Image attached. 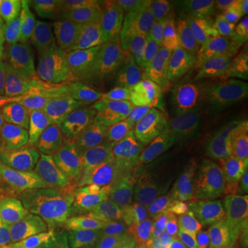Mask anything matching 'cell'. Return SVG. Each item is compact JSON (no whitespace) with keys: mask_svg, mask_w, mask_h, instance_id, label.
Masks as SVG:
<instances>
[{"mask_svg":"<svg viewBox=\"0 0 248 248\" xmlns=\"http://www.w3.org/2000/svg\"><path fill=\"white\" fill-rule=\"evenodd\" d=\"M248 123V101L239 76L211 84L200 91L185 130L169 161L204 164L231 151Z\"/></svg>","mask_w":248,"mask_h":248,"instance_id":"obj_1","label":"cell"},{"mask_svg":"<svg viewBox=\"0 0 248 248\" xmlns=\"http://www.w3.org/2000/svg\"><path fill=\"white\" fill-rule=\"evenodd\" d=\"M73 152L102 169H120L151 161L134 123L131 104L113 90L78 108Z\"/></svg>","mask_w":248,"mask_h":248,"instance_id":"obj_2","label":"cell"},{"mask_svg":"<svg viewBox=\"0 0 248 248\" xmlns=\"http://www.w3.org/2000/svg\"><path fill=\"white\" fill-rule=\"evenodd\" d=\"M134 189L133 164L120 169H102L80 161L78 169L53 189L46 192L37 204L57 225L84 221L93 208L110 196Z\"/></svg>","mask_w":248,"mask_h":248,"instance_id":"obj_3","label":"cell"},{"mask_svg":"<svg viewBox=\"0 0 248 248\" xmlns=\"http://www.w3.org/2000/svg\"><path fill=\"white\" fill-rule=\"evenodd\" d=\"M248 24L229 1H204L199 48L210 86L239 76Z\"/></svg>","mask_w":248,"mask_h":248,"instance_id":"obj_4","label":"cell"},{"mask_svg":"<svg viewBox=\"0 0 248 248\" xmlns=\"http://www.w3.org/2000/svg\"><path fill=\"white\" fill-rule=\"evenodd\" d=\"M17 120L16 128L39 148L60 157L73 152L66 102L54 84H35L21 90Z\"/></svg>","mask_w":248,"mask_h":248,"instance_id":"obj_5","label":"cell"},{"mask_svg":"<svg viewBox=\"0 0 248 248\" xmlns=\"http://www.w3.org/2000/svg\"><path fill=\"white\" fill-rule=\"evenodd\" d=\"M80 161L81 159L75 152L62 157L55 156L32 143L16 127H11L9 190L37 193L53 189L78 169Z\"/></svg>","mask_w":248,"mask_h":248,"instance_id":"obj_6","label":"cell"},{"mask_svg":"<svg viewBox=\"0 0 248 248\" xmlns=\"http://www.w3.org/2000/svg\"><path fill=\"white\" fill-rule=\"evenodd\" d=\"M200 91L171 99H151L131 104L142 143L152 159L169 160L185 130Z\"/></svg>","mask_w":248,"mask_h":248,"instance_id":"obj_7","label":"cell"},{"mask_svg":"<svg viewBox=\"0 0 248 248\" xmlns=\"http://www.w3.org/2000/svg\"><path fill=\"white\" fill-rule=\"evenodd\" d=\"M175 210L167 204L156 203L137 190H130L98 203L84 221L105 247L122 248L142 223L159 214Z\"/></svg>","mask_w":248,"mask_h":248,"instance_id":"obj_8","label":"cell"},{"mask_svg":"<svg viewBox=\"0 0 248 248\" xmlns=\"http://www.w3.org/2000/svg\"><path fill=\"white\" fill-rule=\"evenodd\" d=\"M184 215L192 223L189 241L203 248H231L248 240V202L229 203L202 197Z\"/></svg>","mask_w":248,"mask_h":248,"instance_id":"obj_9","label":"cell"},{"mask_svg":"<svg viewBox=\"0 0 248 248\" xmlns=\"http://www.w3.org/2000/svg\"><path fill=\"white\" fill-rule=\"evenodd\" d=\"M163 53V48L130 39L109 43L104 54L116 95L135 104L152 84Z\"/></svg>","mask_w":248,"mask_h":248,"instance_id":"obj_10","label":"cell"},{"mask_svg":"<svg viewBox=\"0 0 248 248\" xmlns=\"http://www.w3.org/2000/svg\"><path fill=\"white\" fill-rule=\"evenodd\" d=\"M208 86L199 42L175 46L164 50L152 84L137 102L182 97Z\"/></svg>","mask_w":248,"mask_h":248,"instance_id":"obj_11","label":"cell"},{"mask_svg":"<svg viewBox=\"0 0 248 248\" xmlns=\"http://www.w3.org/2000/svg\"><path fill=\"white\" fill-rule=\"evenodd\" d=\"M60 79L78 108L113 90L104 50L84 42H73Z\"/></svg>","mask_w":248,"mask_h":248,"instance_id":"obj_12","label":"cell"},{"mask_svg":"<svg viewBox=\"0 0 248 248\" xmlns=\"http://www.w3.org/2000/svg\"><path fill=\"white\" fill-rule=\"evenodd\" d=\"M134 189L156 203L179 208L202 199L205 186L161 163L133 164Z\"/></svg>","mask_w":248,"mask_h":248,"instance_id":"obj_13","label":"cell"},{"mask_svg":"<svg viewBox=\"0 0 248 248\" xmlns=\"http://www.w3.org/2000/svg\"><path fill=\"white\" fill-rule=\"evenodd\" d=\"M202 31V17L161 16L138 21L119 22L116 36L137 40L157 48L197 43Z\"/></svg>","mask_w":248,"mask_h":248,"instance_id":"obj_14","label":"cell"},{"mask_svg":"<svg viewBox=\"0 0 248 248\" xmlns=\"http://www.w3.org/2000/svg\"><path fill=\"white\" fill-rule=\"evenodd\" d=\"M10 246L57 248L58 225L39 205H24L1 218Z\"/></svg>","mask_w":248,"mask_h":248,"instance_id":"obj_15","label":"cell"},{"mask_svg":"<svg viewBox=\"0 0 248 248\" xmlns=\"http://www.w3.org/2000/svg\"><path fill=\"white\" fill-rule=\"evenodd\" d=\"M43 3V54L39 84L53 86L61 78L72 51L71 35L58 14V1L45 0Z\"/></svg>","mask_w":248,"mask_h":248,"instance_id":"obj_16","label":"cell"},{"mask_svg":"<svg viewBox=\"0 0 248 248\" xmlns=\"http://www.w3.org/2000/svg\"><path fill=\"white\" fill-rule=\"evenodd\" d=\"M120 0H66L58 9L71 21L76 32L89 37L116 35Z\"/></svg>","mask_w":248,"mask_h":248,"instance_id":"obj_17","label":"cell"},{"mask_svg":"<svg viewBox=\"0 0 248 248\" xmlns=\"http://www.w3.org/2000/svg\"><path fill=\"white\" fill-rule=\"evenodd\" d=\"M190 229L192 223L184 213L159 214L134 231L122 248H182Z\"/></svg>","mask_w":248,"mask_h":248,"instance_id":"obj_18","label":"cell"},{"mask_svg":"<svg viewBox=\"0 0 248 248\" xmlns=\"http://www.w3.org/2000/svg\"><path fill=\"white\" fill-rule=\"evenodd\" d=\"M43 3L39 0H6L0 11V35L16 48L40 29Z\"/></svg>","mask_w":248,"mask_h":248,"instance_id":"obj_19","label":"cell"},{"mask_svg":"<svg viewBox=\"0 0 248 248\" xmlns=\"http://www.w3.org/2000/svg\"><path fill=\"white\" fill-rule=\"evenodd\" d=\"M204 1L193 0H120L119 22L138 21L161 16L202 17Z\"/></svg>","mask_w":248,"mask_h":248,"instance_id":"obj_20","label":"cell"},{"mask_svg":"<svg viewBox=\"0 0 248 248\" xmlns=\"http://www.w3.org/2000/svg\"><path fill=\"white\" fill-rule=\"evenodd\" d=\"M42 54L43 32L40 28L27 42H24L16 48H11L9 69L10 81L21 90L39 84L42 72Z\"/></svg>","mask_w":248,"mask_h":248,"instance_id":"obj_21","label":"cell"},{"mask_svg":"<svg viewBox=\"0 0 248 248\" xmlns=\"http://www.w3.org/2000/svg\"><path fill=\"white\" fill-rule=\"evenodd\" d=\"M101 240L91 231L86 221L63 222L58 225L57 248H102Z\"/></svg>","mask_w":248,"mask_h":248,"instance_id":"obj_22","label":"cell"},{"mask_svg":"<svg viewBox=\"0 0 248 248\" xmlns=\"http://www.w3.org/2000/svg\"><path fill=\"white\" fill-rule=\"evenodd\" d=\"M203 197L229 203H247L248 175L231 174L213 186H205Z\"/></svg>","mask_w":248,"mask_h":248,"instance_id":"obj_23","label":"cell"},{"mask_svg":"<svg viewBox=\"0 0 248 248\" xmlns=\"http://www.w3.org/2000/svg\"><path fill=\"white\" fill-rule=\"evenodd\" d=\"M46 192L37 193H14L11 190H0V218L24 205H37L45 199Z\"/></svg>","mask_w":248,"mask_h":248,"instance_id":"obj_24","label":"cell"},{"mask_svg":"<svg viewBox=\"0 0 248 248\" xmlns=\"http://www.w3.org/2000/svg\"><path fill=\"white\" fill-rule=\"evenodd\" d=\"M229 164L233 174L248 175V123L229 151Z\"/></svg>","mask_w":248,"mask_h":248,"instance_id":"obj_25","label":"cell"},{"mask_svg":"<svg viewBox=\"0 0 248 248\" xmlns=\"http://www.w3.org/2000/svg\"><path fill=\"white\" fill-rule=\"evenodd\" d=\"M11 127L0 122V190H9Z\"/></svg>","mask_w":248,"mask_h":248,"instance_id":"obj_26","label":"cell"},{"mask_svg":"<svg viewBox=\"0 0 248 248\" xmlns=\"http://www.w3.org/2000/svg\"><path fill=\"white\" fill-rule=\"evenodd\" d=\"M239 80L241 93H243L244 98L248 101V39L247 46H246V53H244L243 61H241V65H240Z\"/></svg>","mask_w":248,"mask_h":248,"instance_id":"obj_27","label":"cell"},{"mask_svg":"<svg viewBox=\"0 0 248 248\" xmlns=\"http://www.w3.org/2000/svg\"><path fill=\"white\" fill-rule=\"evenodd\" d=\"M10 78H1L0 79V122L6 112L7 105V87H9Z\"/></svg>","mask_w":248,"mask_h":248,"instance_id":"obj_28","label":"cell"},{"mask_svg":"<svg viewBox=\"0 0 248 248\" xmlns=\"http://www.w3.org/2000/svg\"><path fill=\"white\" fill-rule=\"evenodd\" d=\"M10 60H11V48H6L0 51V79L1 78H10Z\"/></svg>","mask_w":248,"mask_h":248,"instance_id":"obj_29","label":"cell"},{"mask_svg":"<svg viewBox=\"0 0 248 248\" xmlns=\"http://www.w3.org/2000/svg\"><path fill=\"white\" fill-rule=\"evenodd\" d=\"M229 3L248 24V0H233V1H229Z\"/></svg>","mask_w":248,"mask_h":248,"instance_id":"obj_30","label":"cell"},{"mask_svg":"<svg viewBox=\"0 0 248 248\" xmlns=\"http://www.w3.org/2000/svg\"><path fill=\"white\" fill-rule=\"evenodd\" d=\"M9 246V240L6 237V233H4V229H3V221L0 218V248H7Z\"/></svg>","mask_w":248,"mask_h":248,"instance_id":"obj_31","label":"cell"},{"mask_svg":"<svg viewBox=\"0 0 248 248\" xmlns=\"http://www.w3.org/2000/svg\"><path fill=\"white\" fill-rule=\"evenodd\" d=\"M6 48H9V46H7V42L4 40V37L0 35V51L1 50H6Z\"/></svg>","mask_w":248,"mask_h":248,"instance_id":"obj_32","label":"cell"},{"mask_svg":"<svg viewBox=\"0 0 248 248\" xmlns=\"http://www.w3.org/2000/svg\"><path fill=\"white\" fill-rule=\"evenodd\" d=\"M231 248H248V240L243 241V243H239V244H236V246H233Z\"/></svg>","mask_w":248,"mask_h":248,"instance_id":"obj_33","label":"cell"},{"mask_svg":"<svg viewBox=\"0 0 248 248\" xmlns=\"http://www.w3.org/2000/svg\"><path fill=\"white\" fill-rule=\"evenodd\" d=\"M182 248H203V247H200V246H197V244H195V243H192V241H187L186 243L185 246Z\"/></svg>","mask_w":248,"mask_h":248,"instance_id":"obj_34","label":"cell"},{"mask_svg":"<svg viewBox=\"0 0 248 248\" xmlns=\"http://www.w3.org/2000/svg\"><path fill=\"white\" fill-rule=\"evenodd\" d=\"M4 1H6V0H0V11L3 9V6H4Z\"/></svg>","mask_w":248,"mask_h":248,"instance_id":"obj_35","label":"cell"},{"mask_svg":"<svg viewBox=\"0 0 248 248\" xmlns=\"http://www.w3.org/2000/svg\"><path fill=\"white\" fill-rule=\"evenodd\" d=\"M7 248H21V247H14V246H9Z\"/></svg>","mask_w":248,"mask_h":248,"instance_id":"obj_36","label":"cell"},{"mask_svg":"<svg viewBox=\"0 0 248 248\" xmlns=\"http://www.w3.org/2000/svg\"><path fill=\"white\" fill-rule=\"evenodd\" d=\"M102 248H109V247H102Z\"/></svg>","mask_w":248,"mask_h":248,"instance_id":"obj_37","label":"cell"}]
</instances>
